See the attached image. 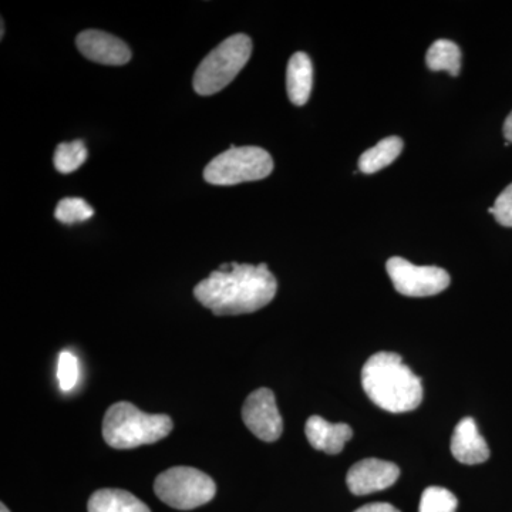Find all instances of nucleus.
Instances as JSON below:
<instances>
[{
  "label": "nucleus",
  "mask_w": 512,
  "mask_h": 512,
  "mask_svg": "<svg viewBox=\"0 0 512 512\" xmlns=\"http://www.w3.org/2000/svg\"><path fill=\"white\" fill-rule=\"evenodd\" d=\"M3 35H5V25H3V20H2V37Z\"/></svg>",
  "instance_id": "393cba45"
},
{
  "label": "nucleus",
  "mask_w": 512,
  "mask_h": 512,
  "mask_svg": "<svg viewBox=\"0 0 512 512\" xmlns=\"http://www.w3.org/2000/svg\"><path fill=\"white\" fill-rule=\"evenodd\" d=\"M313 87V64L306 53H295L289 59L286 69V90L289 100L295 106L301 107L308 103Z\"/></svg>",
  "instance_id": "ddd939ff"
},
{
  "label": "nucleus",
  "mask_w": 512,
  "mask_h": 512,
  "mask_svg": "<svg viewBox=\"0 0 512 512\" xmlns=\"http://www.w3.org/2000/svg\"><path fill=\"white\" fill-rule=\"evenodd\" d=\"M274 171L271 154L261 147H234L205 167L204 178L212 185H237L264 180Z\"/></svg>",
  "instance_id": "39448f33"
},
{
  "label": "nucleus",
  "mask_w": 512,
  "mask_h": 512,
  "mask_svg": "<svg viewBox=\"0 0 512 512\" xmlns=\"http://www.w3.org/2000/svg\"><path fill=\"white\" fill-rule=\"evenodd\" d=\"M399 476L400 470L396 464L379 458H366L350 468L346 483L350 493L367 495L392 487Z\"/></svg>",
  "instance_id": "1a4fd4ad"
},
{
  "label": "nucleus",
  "mask_w": 512,
  "mask_h": 512,
  "mask_svg": "<svg viewBox=\"0 0 512 512\" xmlns=\"http://www.w3.org/2000/svg\"><path fill=\"white\" fill-rule=\"evenodd\" d=\"M456 495L443 487H429L421 495L419 512H456Z\"/></svg>",
  "instance_id": "a211bd4d"
},
{
  "label": "nucleus",
  "mask_w": 512,
  "mask_h": 512,
  "mask_svg": "<svg viewBox=\"0 0 512 512\" xmlns=\"http://www.w3.org/2000/svg\"><path fill=\"white\" fill-rule=\"evenodd\" d=\"M251 53V37L244 33L225 39L198 66L194 74L195 93L212 96L224 90L247 66Z\"/></svg>",
  "instance_id": "20e7f679"
},
{
  "label": "nucleus",
  "mask_w": 512,
  "mask_h": 512,
  "mask_svg": "<svg viewBox=\"0 0 512 512\" xmlns=\"http://www.w3.org/2000/svg\"><path fill=\"white\" fill-rule=\"evenodd\" d=\"M355 512H400L396 507H393L392 504L387 503H373L363 505L359 510Z\"/></svg>",
  "instance_id": "4be33fe9"
},
{
  "label": "nucleus",
  "mask_w": 512,
  "mask_h": 512,
  "mask_svg": "<svg viewBox=\"0 0 512 512\" xmlns=\"http://www.w3.org/2000/svg\"><path fill=\"white\" fill-rule=\"evenodd\" d=\"M76 45L84 57L106 66H123L131 60L130 47L101 30H84L77 36Z\"/></svg>",
  "instance_id": "9d476101"
},
{
  "label": "nucleus",
  "mask_w": 512,
  "mask_h": 512,
  "mask_svg": "<svg viewBox=\"0 0 512 512\" xmlns=\"http://www.w3.org/2000/svg\"><path fill=\"white\" fill-rule=\"evenodd\" d=\"M278 291L268 265L227 264L195 286L194 295L217 316H237L265 308Z\"/></svg>",
  "instance_id": "f257e3e1"
},
{
  "label": "nucleus",
  "mask_w": 512,
  "mask_h": 512,
  "mask_svg": "<svg viewBox=\"0 0 512 512\" xmlns=\"http://www.w3.org/2000/svg\"><path fill=\"white\" fill-rule=\"evenodd\" d=\"M242 420L254 436L266 443L279 440L284 431V421L276 406L275 394L266 387L249 394L242 407Z\"/></svg>",
  "instance_id": "6e6552de"
},
{
  "label": "nucleus",
  "mask_w": 512,
  "mask_h": 512,
  "mask_svg": "<svg viewBox=\"0 0 512 512\" xmlns=\"http://www.w3.org/2000/svg\"><path fill=\"white\" fill-rule=\"evenodd\" d=\"M0 512H10L5 504L0 505Z\"/></svg>",
  "instance_id": "b1692460"
},
{
  "label": "nucleus",
  "mask_w": 512,
  "mask_h": 512,
  "mask_svg": "<svg viewBox=\"0 0 512 512\" xmlns=\"http://www.w3.org/2000/svg\"><path fill=\"white\" fill-rule=\"evenodd\" d=\"M305 434L316 450L339 454L342 453L345 444L352 439L353 431L349 424H332L320 416H312L306 421Z\"/></svg>",
  "instance_id": "f8f14e48"
},
{
  "label": "nucleus",
  "mask_w": 512,
  "mask_h": 512,
  "mask_svg": "<svg viewBox=\"0 0 512 512\" xmlns=\"http://www.w3.org/2000/svg\"><path fill=\"white\" fill-rule=\"evenodd\" d=\"M488 212L494 215L498 224L512 227V184L498 195L494 207H491Z\"/></svg>",
  "instance_id": "412c9836"
},
{
  "label": "nucleus",
  "mask_w": 512,
  "mask_h": 512,
  "mask_svg": "<svg viewBox=\"0 0 512 512\" xmlns=\"http://www.w3.org/2000/svg\"><path fill=\"white\" fill-rule=\"evenodd\" d=\"M94 215V210L82 198H63L57 204L55 217L63 224H76L90 220Z\"/></svg>",
  "instance_id": "6ab92c4d"
},
{
  "label": "nucleus",
  "mask_w": 512,
  "mask_h": 512,
  "mask_svg": "<svg viewBox=\"0 0 512 512\" xmlns=\"http://www.w3.org/2000/svg\"><path fill=\"white\" fill-rule=\"evenodd\" d=\"M154 491L163 503L187 511L210 503L217 494V485L197 468L173 467L157 477Z\"/></svg>",
  "instance_id": "423d86ee"
},
{
  "label": "nucleus",
  "mask_w": 512,
  "mask_h": 512,
  "mask_svg": "<svg viewBox=\"0 0 512 512\" xmlns=\"http://www.w3.org/2000/svg\"><path fill=\"white\" fill-rule=\"evenodd\" d=\"M386 269L396 291L410 298L439 295L451 282L450 275L443 268L413 265L400 256L390 258Z\"/></svg>",
  "instance_id": "0eeeda50"
},
{
  "label": "nucleus",
  "mask_w": 512,
  "mask_h": 512,
  "mask_svg": "<svg viewBox=\"0 0 512 512\" xmlns=\"http://www.w3.org/2000/svg\"><path fill=\"white\" fill-rule=\"evenodd\" d=\"M57 379H59L60 389L63 392H72L79 380V363L77 357L72 352L60 353L59 366H57Z\"/></svg>",
  "instance_id": "aec40b11"
},
{
  "label": "nucleus",
  "mask_w": 512,
  "mask_h": 512,
  "mask_svg": "<svg viewBox=\"0 0 512 512\" xmlns=\"http://www.w3.org/2000/svg\"><path fill=\"white\" fill-rule=\"evenodd\" d=\"M89 512H151L136 495L116 488H103L90 497Z\"/></svg>",
  "instance_id": "4468645a"
},
{
  "label": "nucleus",
  "mask_w": 512,
  "mask_h": 512,
  "mask_svg": "<svg viewBox=\"0 0 512 512\" xmlns=\"http://www.w3.org/2000/svg\"><path fill=\"white\" fill-rule=\"evenodd\" d=\"M174 424L165 414H147L134 404H113L103 420L104 441L116 450H128L165 439Z\"/></svg>",
  "instance_id": "7ed1b4c3"
},
{
  "label": "nucleus",
  "mask_w": 512,
  "mask_h": 512,
  "mask_svg": "<svg viewBox=\"0 0 512 512\" xmlns=\"http://www.w3.org/2000/svg\"><path fill=\"white\" fill-rule=\"evenodd\" d=\"M503 131L507 143H512V111L510 114H508L507 119H505Z\"/></svg>",
  "instance_id": "5701e85b"
},
{
  "label": "nucleus",
  "mask_w": 512,
  "mask_h": 512,
  "mask_svg": "<svg viewBox=\"0 0 512 512\" xmlns=\"http://www.w3.org/2000/svg\"><path fill=\"white\" fill-rule=\"evenodd\" d=\"M426 63L431 72H447L456 77L461 72V49L451 40H436L427 50Z\"/></svg>",
  "instance_id": "dca6fc26"
},
{
  "label": "nucleus",
  "mask_w": 512,
  "mask_h": 512,
  "mask_svg": "<svg viewBox=\"0 0 512 512\" xmlns=\"http://www.w3.org/2000/svg\"><path fill=\"white\" fill-rule=\"evenodd\" d=\"M362 386L367 397L389 413L413 412L423 402V384L402 357L379 352L365 363Z\"/></svg>",
  "instance_id": "f03ea898"
},
{
  "label": "nucleus",
  "mask_w": 512,
  "mask_h": 512,
  "mask_svg": "<svg viewBox=\"0 0 512 512\" xmlns=\"http://www.w3.org/2000/svg\"><path fill=\"white\" fill-rule=\"evenodd\" d=\"M402 138L392 136L383 138L375 147L369 148L359 158V170L363 174H375L393 163L402 154Z\"/></svg>",
  "instance_id": "2eb2a0df"
},
{
  "label": "nucleus",
  "mask_w": 512,
  "mask_h": 512,
  "mask_svg": "<svg viewBox=\"0 0 512 512\" xmlns=\"http://www.w3.org/2000/svg\"><path fill=\"white\" fill-rule=\"evenodd\" d=\"M87 160V148L82 140L73 141V143H62L57 146L55 151V167L59 173H74L77 168L82 167Z\"/></svg>",
  "instance_id": "f3484780"
},
{
  "label": "nucleus",
  "mask_w": 512,
  "mask_h": 512,
  "mask_svg": "<svg viewBox=\"0 0 512 512\" xmlns=\"http://www.w3.org/2000/svg\"><path fill=\"white\" fill-rule=\"evenodd\" d=\"M450 448L454 458L467 466L485 463L490 458V447L471 417L457 424L451 436Z\"/></svg>",
  "instance_id": "9b49d317"
}]
</instances>
